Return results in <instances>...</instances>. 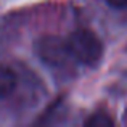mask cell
Returning a JSON list of instances; mask_svg holds the SVG:
<instances>
[{
	"label": "cell",
	"instance_id": "277c9868",
	"mask_svg": "<svg viewBox=\"0 0 127 127\" xmlns=\"http://www.w3.org/2000/svg\"><path fill=\"white\" fill-rule=\"evenodd\" d=\"M114 124V121H113L111 118H109L108 114H101V113H98V114H93L90 119H87L85 121V126H92V127H98V126H113Z\"/></svg>",
	"mask_w": 127,
	"mask_h": 127
},
{
	"label": "cell",
	"instance_id": "7a4b0ae2",
	"mask_svg": "<svg viewBox=\"0 0 127 127\" xmlns=\"http://www.w3.org/2000/svg\"><path fill=\"white\" fill-rule=\"evenodd\" d=\"M34 48H35L37 56L45 64L55 66V68L66 66L69 58H72L68 40H63L60 37H52V35L40 37L35 42Z\"/></svg>",
	"mask_w": 127,
	"mask_h": 127
},
{
	"label": "cell",
	"instance_id": "3957f363",
	"mask_svg": "<svg viewBox=\"0 0 127 127\" xmlns=\"http://www.w3.org/2000/svg\"><path fill=\"white\" fill-rule=\"evenodd\" d=\"M16 74L11 68L5 64H0V98H5L15 90L16 87Z\"/></svg>",
	"mask_w": 127,
	"mask_h": 127
},
{
	"label": "cell",
	"instance_id": "6da1fadb",
	"mask_svg": "<svg viewBox=\"0 0 127 127\" xmlns=\"http://www.w3.org/2000/svg\"><path fill=\"white\" fill-rule=\"evenodd\" d=\"M68 45L72 58L85 66L96 64L103 55V45L100 39L87 29H79L72 32L68 39Z\"/></svg>",
	"mask_w": 127,
	"mask_h": 127
},
{
	"label": "cell",
	"instance_id": "5b68a950",
	"mask_svg": "<svg viewBox=\"0 0 127 127\" xmlns=\"http://www.w3.org/2000/svg\"><path fill=\"white\" fill-rule=\"evenodd\" d=\"M106 3L113 8H127V0H106Z\"/></svg>",
	"mask_w": 127,
	"mask_h": 127
}]
</instances>
